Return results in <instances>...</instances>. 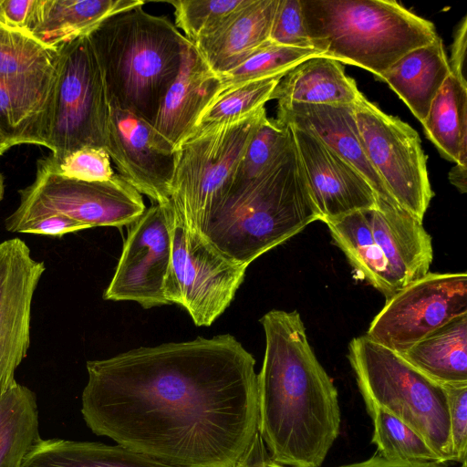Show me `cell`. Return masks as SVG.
I'll return each mask as SVG.
<instances>
[{"mask_svg":"<svg viewBox=\"0 0 467 467\" xmlns=\"http://www.w3.org/2000/svg\"><path fill=\"white\" fill-rule=\"evenodd\" d=\"M54 166L61 175L84 182H105L115 172L110 158L104 149L85 147L57 161L50 154Z\"/></svg>","mask_w":467,"mask_h":467,"instance_id":"d590c367","label":"cell"},{"mask_svg":"<svg viewBox=\"0 0 467 467\" xmlns=\"http://www.w3.org/2000/svg\"><path fill=\"white\" fill-rule=\"evenodd\" d=\"M315 221L319 215L292 136L258 178L223 200L201 236L225 258L248 266Z\"/></svg>","mask_w":467,"mask_h":467,"instance_id":"277c9868","label":"cell"},{"mask_svg":"<svg viewBox=\"0 0 467 467\" xmlns=\"http://www.w3.org/2000/svg\"><path fill=\"white\" fill-rule=\"evenodd\" d=\"M220 88V77L188 41L180 70L166 91L151 126L159 143L174 151L193 130L198 118Z\"/></svg>","mask_w":467,"mask_h":467,"instance_id":"ac0fdd59","label":"cell"},{"mask_svg":"<svg viewBox=\"0 0 467 467\" xmlns=\"http://www.w3.org/2000/svg\"><path fill=\"white\" fill-rule=\"evenodd\" d=\"M22 467H177L121 445L40 439Z\"/></svg>","mask_w":467,"mask_h":467,"instance_id":"d4e9b609","label":"cell"},{"mask_svg":"<svg viewBox=\"0 0 467 467\" xmlns=\"http://www.w3.org/2000/svg\"><path fill=\"white\" fill-rule=\"evenodd\" d=\"M265 106L235 119L192 130L174 150L169 205L192 232L202 234L224 200Z\"/></svg>","mask_w":467,"mask_h":467,"instance_id":"52a82bcc","label":"cell"},{"mask_svg":"<svg viewBox=\"0 0 467 467\" xmlns=\"http://www.w3.org/2000/svg\"><path fill=\"white\" fill-rule=\"evenodd\" d=\"M269 40L299 48H314L305 28L300 0H278Z\"/></svg>","mask_w":467,"mask_h":467,"instance_id":"74e56055","label":"cell"},{"mask_svg":"<svg viewBox=\"0 0 467 467\" xmlns=\"http://www.w3.org/2000/svg\"><path fill=\"white\" fill-rule=\"evenodd\" d=\"M361 92L334 58H308L290 69L273 92L278 103L353 105Z\"/></svg>","mask_w":467,"mask_h":467,"instance_id":"cb8c5ba5","label":"cell"},{"mask_svg":"<svg viewBox=\"0 0 467 467\" xmlns=\"http://www.w3.org/2000/svg\"><path fill=\"white\" fill-rule=\"evenodd\" d=\"M348 358L367 410H385L425 440L442 463L451 462L448 401L442 385L366 335L350 341Z\"/></svg>","mask_w":467,"mask_h":467,"instance_id":"8992f818","label":"cell"},{"mask_svg":"<svg viewBox=\"0 0 467 467\" xmlns=\"http://www.w3.org/2000/svg\"><path fill=\"white\" fill-rule=\"evenodd\" d=\"M449 180L460 192L465 193L467 191V165L455 163L449 172Z\"/></svg>","mask_w":467,"mask_h":467,"instance_id":"ee69618b","label":"cell"},{"mask_svg":"<svg viewBox=\"0 0 467 467\" xmlns=\"http://www.w3.org/2000/svg\"><path fill=\"white\" fill-rule=\"evenodd\" d=\"M57 57V47L0 24V86L39 125L46 147Z\"/></svg>","mask_w":467,"mask_h":467,"instance_id":"e0dca14e","label":"cell"},{"mask_svg":"<svg viewBox=\"0 0 467 467\" xmlns=\"http://www.w3.org/2000/svg\"><path fill=\"white\" fill-rule=\"evenodd\" d=\"M467 47V16H464L458 24L453 34L451 48V57L448 59L451 73L462 83L467 85L464 76V66Z\"/></svg>","mask_w":467,"mask_h":467,"instance_id":"60d3db41","label":"cell"},{"mask_svg":"<svg viewBox=\"0 0 467 467\" xmlns=\"http://www.w3.org/2000/svg\"><path fill=\"white\" fill-rule=\"evenodd\" d=\"M0 135L11 147L25 143L46 147L39 125L1 86Z\"/></svg>","mask_w":467,"mask_h":467,"instance_id":"e575fe53","label":"cell"},{"mask_svg":"<svg viewBox=\"0 0 467 467\" xmlns=\"http://www.w3.org/2000/svg\"><path fill=\"white\" fill-rule=\"evenodd\" d=\"M421 124L443 158L467 165V85L451 73Z\"/></svg>","mask_w":467,"mask_h":467,"instance_id":"83f0119b","label":"cell"},{"mask_svg":"<svg viewBox=\"0 0 467 467\" xmlns=\"http://www.w3.org/2000/svg\"><path fill=\"white\" fill-rule=\"evenodd\" d=\"M367 215L398 290L429 273L432 240L422 221L382 200Z\"/></svg>","mask_w":467,"mask_h":467,"instance_id":"ffe728a7","label":"cell"},{"mask_svg":"<svg viewBox=\"0 0 467 467\" xmlns=\"http://www.w3.org/2000/svg\"><path fill=\"white\" fill-rule=\"evenodd\" d=\"M461 467H466V461L461 463ZM337 467H443L435 462H412L387 460L379 455H375L366 461Z\"/></svg>","mask_w":467,"mask_h":467,"instance_id":"7bdbcfd3","label":"cell"},{"mask_svg":"<svg viewBox=\"0 0 467 467\" xmlns=\"http://www.w3.org/2000/svg\"><path fill=\"white\" fill-rule=\"evenodd\" d=\"M246 0H174L168 1L174 8L175 26L191 42L217 27Z\"/></svg>","mask_w":467,"mask_h":467,"instance_id":"836d02e7","label":"cell"},{"mask_svg":"<svg viewBox=\"0 0 467 467\" xmlns=\"http://www.w3.org/2000/svg\"><path fill=\"white\" fill-rule=\"evenodd\" d=\"M276 119L318 138L367 181L379 200L398 206L365 154L353 105L278 103Z\"/></svg>","mask_w":467,"mask_h":467,"instance_id":"d6986e66","label":"cell"},{"mask_svg":"<svg viewBox=\"0 0 467 467\" xmlns=\"http://www.w3.org/2000/svg\"><path fill=\"white\" fill-rule=\"evenodd\" d=\"M311 45L380 79L409 51L438 36L432 22L395 0H300Z\"/></svg>","mask_w":467,"mask_h":467,"instance_id":"5b68a950","label":"cell"},{"mask_svg":"<svg viewBox=\"0 0 467 467\" xmlns=\"http://www.w3.org/2000/svg\"><path fill=\"white\" fill-rule=\"evenodd\" d=\"M289 127L319 221L376 206L379 199L374 191L349 163L313 134Z\"/></svg>","mask_w":467,"mask_h":467,"instance_id":"2e32d148","label":"cell"},{"mask_svg":"<svg viewBox=\"0 0 467 467\" xmlns=\"http://www.w3.org/2000/svg\"><path fill=\"white\" fill-rule=\"evenodd\" d=\"M255 359L235 337H198L89 360L93 433L177 467H238L258 438Z\"/></svg>","mask_w":467,"mask_h":467,"instance_id":"6da1fadb","label":"cell"},{"mask_svg":"<svg viewBox=\"0 0 467 467\" xmlns=\"http://www.w3.org/2000/svg\"><path fill=\"white\" fill-rule=\"evenodd\" d=\"M319 56L324 55L316 48L291 47L269 41L239 66L219 76L220 91L248 81L286 74L301 62Z\"/></svg>","mask_w":467,"mask_h":467,"instance_id":"d6a6232c","label":"cell"},{"mask_svg":"<svg viewBox=\"0 0 467 467\" xmlns=\"http://www.w3.org/2000/svg\"><path fill=\"white\" fill-rule=\"evenodd\" d=\"M365 154L394 202L418 220L434 195L418 132L383 112L362 93L353 104Z\"/></svg>","mask_w":467,"mask_h":467,"instance_id":"30bf717a","label":"cell"},{"mask_svg":"<svg viewBox=\"0 0 467 467\" xmlns=\"http://www.w3.org/2000/svg\"><path fill=\"white\" fill-rule=\"evenodd\" d=\"M442 387L448 401L451 462L462 463L467 452V383Z\"/></svg>","mask_w":467,"mask_h":467,"instance_id":"f35d334b","label":"cell"},{"mask_svg":"<svg viewBox=\"0 0 467 467\" xmlns=\"http://www.w3.org/2000/svg\"><path fill=\"white\" fill-rule=\"evenodd\" d=\"M399 354L441 385L467 383V314L455 317Z\"/></svg>","mask_w":467,"mask_h":467,"instance_id":"484cf974","label":"cell"},{"mask_svg":"<svg viewBox=\"0 0 467 467\" xmlns=\"http://www.w3.org/2000/svg\"><path fill=\"white\" fill-rule=\"evenodd\" d=\"M4 191H5L4 178H3L2 174L0 173V201L3 199Z\"/></svg>","mask_w":467,"mask_h":467,"instance_id":"bcb514c9","label":"cell"},{"mask_svg":"<svg viewBox=\"0 0 467 467\" xmlns=\"http://www.w3.org/2000/svg\"><path fill=\"white\" fill-rule=\"evenodd\" d=\"M167 204L171 219V254L165 297L170 305L183 307L197 327H209L234 300L248 266L223 256Z\"/></svg>","mask_w":467,"mask_h":467,"instance_id":"9c48e42d","label":"cell"},{"mask_svg":"<svg viewBox=\"0 0 467 467\" xmlns=\"http://www.w3.org/2000/svg\"><path fill=\"white\" fill-rule=\"evenodd\" d=\"M57 52L47 148L57 161L85 147L106 150L109 105L88 36L60 45Z\"/></svg>","mask_w":467,"mask_h":467,"instance_id":"ba28073f","label":"cell"},{"mask_svg":"<svg viewBox=\"0 0 467 467\" xmlns=\"http://www.w3.org/2000/svg\"><path fill=\"white\" fill-rule=\"evenodd\" d=\"M19 195V211L59 213L90 228L130 225L146 210L142 195L119 174L105 182L67 178L50 155L38 160L33 183Z\"/></svg>","mask_w":467,"mask_h":467,"instance_id":"8fae6325","label":"cell"},{"mask_svg":"<svg viewBox=\"0 0 467 467\" xmlns=\"http://www.w3.org/2000/svg\"><path fill=\"white\" fill-rule=\"evenodd\" d=\"M45 270L23 240L0 243V398L16 383L15 372L27 355L32 300Z\"/></svg>","mask_w":467,"mask_h":467,"instance_id":"5bb4252c","label":"cell"},{"mask_svg":"<svg viewBox=\"0 0 467 467\" xmlns=\"http://www.w3.org/2000/svg\"><path fill=\"white\" fill-rule=\"evenodd\" d=\"M36 2V0H0V24L29 34Z\"/></svg>","mask_w":467,"mask_h":467,"instance_id":"ab89813d","label":"cell"},{"mask_svg":"<svg viewBox=\"0 0 467 467\" xmlns=\"http://www.w3.org/2000/svg\"><path fill=\"white\" fill-rule=\"evenodd\" d=\"M260 323L265 339L257 374L260 437L272 461L319 467L340 431L337 389L296 310H270Z\"/></svg>","mask_w":467,"mask_h":467,"instance_id":"7a4b0ae2","label":"cell"},{"mask_svg":"<svg viewBox=\"0 0 467 467\" xmlns=\"http://www.w3.org/2000/svg\"><path fill=\"white\" fill-rule=\"evenodd\" d=\"M238 467H285L269 458L265 444L260 437L256 439L247 455Z\"/></svg>","mask_w":467,"mask_h":467,"instance_id":"b9f144b4","label":"cell"},{"mask_svg":"<svg viewBox=\"0 0 467 467\" xmlns=\"http://www.w3.org/2000/svg\"><path fill=\"white\" fill-rule=\"evenodd\" d=\"M40 439L36 395L16 382L0 398V467H22Z\"/></svg>","mask_w":467,"mask_h":467,"instance_id":"f1b7e54d","label":"cell"},{"mask_svg":"<svg viewBox=\"0 0 467 467\" xmlns=\"http://www.w3.org/2000/svg\"><path fill=\"white\" fill-rule=\"evenodd\" d=\"M6 231L11 233L36 234L62 237L68 233L90 227L59 213L25 212L16 210L5 221Z\"/></svg>","mask_w":467,"mask_h":467,"instance_id":"8d00e7d4","label":"cell"},{"mask_svg":"<svg viewBox=\"0 0 467 467\" xmlns=\"http://www.w3.org/2000/svg\"><path fill=\"white\" fill-rule=\"evenodd\" d=\"M141 0H36L29 34L49 47L88 36L111 16Z\"/></svg>","mask_w":467,"mask_h":467,"instance_id":"7402d4cb","label":"cell"},{"mask_svg":"<svg viewBox=\"0 0 467 467\" xmlns=\"http://www.w3.org/2000/svg\"><path fill=\"white\" fill-rule=\"evenodd\" d=\"M11 148V145L0 135V155Z\"/></svg>","mask_w":467,"mask_h":467,"instance_id":"f6af8a7d","label":"cell"},{"mask_svg":"<svg viewBox=\"0 0 467 467\" xmlns=\"http://www.w3.org/2000/svg\"><path fill=\"white\" fill-rule=\"evenodd\" d=\"M451 70L439 35L397 60L380 78L422 122Z\"/></svg>","mask_w":467,"mask_h":467,"instance_id":"603a6c76","label":"cell"},{"mask_svg":"<svg viewBox=\"0 0 467 467\" xmlns=\"http://www.w3.org/2000/svg\"><path fill=\"white\" fill-rule=\"evenodd\" d=\"M285 75L252 80L221 90L202 112L193 130L238 119L265 106L273 99V92Z\"/></svg>","mask_w":467,"mask_h":467,"instance_id":"4dcf8cb0","label":"cell"},{"mask_svg":"<svg viewBox=\"0 0 467 467\" xmlns=\"http://www.w3.org/2000/svg\"><path fill=\"white\" fill-rule=\"evenodd\" d=\"M467 314V274L428 273L387 298L366 336L402 353L428 335Z\"/></svg>","mask_w":467,"mask_h":467,"instance_id":"7c38bea8","label":"cell"},{"mask_svg":"<svg viewBox=\"0 0 467 467\" xmlns=\"http://www.w3.org/2000/svg\"><path fill=\"white\" fill-rule=\"evenodd\" d=\"M171 254L168 204L152 203L131 224L103 298L135 302L145 309L170 305L164 295V283Z\"/></svg>","mask_w":467,"mask_h":467,"instance_id":"4fadbf2b","label":"cell"},{"mask_svg":"<svg viewBox=\"0 0 467 467\" xmlns=\"http://www.w3.org/2000/svg\"><path fill=\"white\" fill-rule=\"evenodd\" d=\"M367 411L373 421L372 442L379 456L391 461L442 463L426 441L398 418L379 408Z\"/></svg>","mask_w":467,"mask_h":467,"instance_id":"f546056e","label":"cell"},{"mask_svg":"<svg viewBox=\"0 0 467 467\" xmlns=\"http://www.w3.org/2000/svg\"><path fill=\"white\" fill-rule=\"evenodd\" d=\"M291 139L289 126L276 119L265 118L240 161L225 198L258 178L286 149Z\"/></svg>","mask_w":467,"mask_h":467,"instance_id":"1f68e13d","label":"cell"},{"mask_svg":"<svg viewBox=\"0 0 467 467\" xmlns=\"http://www.w3.org/2000/svg\"><path fill=\"white\" fill-rule=\"evenodd\" d=\"M142 6L111 16L88 37L109 105L152 126L189 40L168 17L150 15Z\"/></svg>","mask_w":467,"mask_h":467,"instance_id":"3957f363","label":"cell"},{"mask_svg":"<svg viewBox=\"0 0 467 467\" xmlns=\"http://www.w3.org/2000/svg\"><path fill=\"white\" fill-rule=\"evenodd\" d=\"M278 0H246L193 46L210 68L221 76L266 45Z\"/></svg>","mask_w":467,"mask_h":467,"instance_id":"44dd1931","label":"cell"},{"mask_svg":"<svg viewBox=\"0 0 467 467\" xmlns=\"http://www.w3.org/2000/svg\"><path fill=\"white\" fill-rule=\"evenodd\" d=\"M118 174L152 203L169 202L174 151L164 149L149 123L109 106L107 149Z\"/></svg>","mask_w":467,"mask_h":467,"instance_id":"9a60e30c","label":"cell"},{"mask_svg":"<svg viewBox=\"0 0 467 467\" xmlns=\"http://www.w3.org/2000/svg\"><path fill=\"white\" fill-rule=\"evenodd\" d=\"M323 223L360 278L387 298L398 291L373 237L367 210L356 211Z\"/></svg>","mask_w":467,"mask_h":467,"instance_id":"4316f807","label":"cell"}]
</instances>
